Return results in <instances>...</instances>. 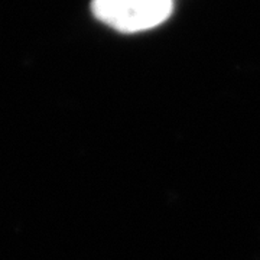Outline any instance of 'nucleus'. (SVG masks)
<instances>
[{"mask_svg": "<svg viewBox=\"0 0 260 260\" xmlns=\"http://www.w3.org/2000/svg\"><path fill=\"white\" fill-rule=\"evenodd\" d=\"M95 18L120 32L155 28L172 12V0H93Z\"/></svg>", "mask_w": 260, "mask_h": 260, "instance_id": "obj_1", "label": "nucleus"}]
</instances>
